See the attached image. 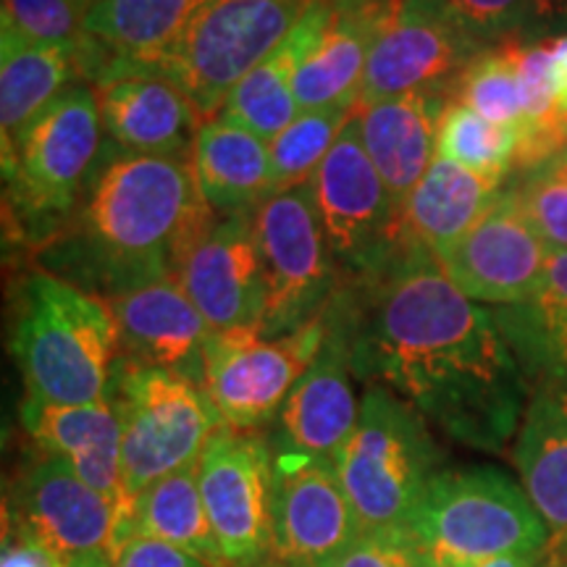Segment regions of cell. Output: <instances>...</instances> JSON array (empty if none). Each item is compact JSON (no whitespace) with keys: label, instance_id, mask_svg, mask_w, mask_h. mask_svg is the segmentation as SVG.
<instances>
[{"label":"cell","instance_id":"obj_1","mask_svg":"<svg viewBox=\"0 0 567 567\" xmlns=\"http://www.w3.org/2000/svg\"><path fill=\"white\" fill-rule=\"evenodd\" d=\"M352 373L405 400L452 442L502 452L530 384L492 310L460 292L436 255L402 243L379 274L347 284Z\"/></svg>","mask_w":567,"mask_h":567},{"label":"cell","instance_id":"obj_2","mask_svg":"<svg viewBox=\"0 0 567 567\" xmlns=\"http://www.w3.org/2000/svg\"><path fill=\"white\" fill-rule=\"evenodd\" d=\"M218 218L197 187L189 158L109 147L71 216L38 245V264L84 292L113 300L179 276Z\"/></svg>","mask_w":567,"mask_h":567},{"label":"cell","instance_id":"obj_3","mask_svg":"<svg viewBox=\"0 0 567 567\" xmlns=\"http://www.w3.org/2000/svg\"><path fill=\"white\" fill-rule=\"evenodd\" d=\"M11 350L27 396L48 405H90L109 396L118 326L103 297L38 268L21 284Z\"/></svg>","mask_w":567,"mask_h":567},{"label":"cell","instance_id":"obj_4","mask_svg":"<svg viewBox=\"0 0 567 567\" xmlns=\"http://www.w3.org/2000/svg\"><path fill=\"white\" fill-rule=\"evenodd\" d=\"M436 567H463L549 549V528L528 494L488 465L442 467L408 520Z\"/></svg>","mask_w":567,"mask_h":567},{"label":"cell","instance_id":"obj_5","mask_svg":"<svg viewBox=\"0 0 567 567\" xmlns=\"http://www.w3.org/2000/svg\"><path fill=\"white\" fill-rule=\"evenodd\" d=\"M444 455L425 417L384 386H365L334 471L360 528H408Z\"/></svg>","mask_w":567,"mask_h":567},{"label":"cell","instance_id":"obj_6","mask_svg":"<svg viewBox=\"0 0 567 567\" xmlns=\"http://www.w3.org/2000/svg\"><path fill=\"white\" fill-rule=\"evenodd\" d=\"M103 118L95 90L71 84L3 145L6 200L32 243L66 221L101 158Z\"/></svg>","mask_w":567,"mask_h":567},{"label":"cell","instance_id":"obj_7","mask_svg":"<svg viewBox=\"0 0 567 567\" xmlns=\"http://www.w3.org/2000/svg\"><path fill=\"white\" fill-rule=\"evenodd\" d=\"M109 400L122 421V467L130 499L155 481L197 463L208 439L224 425L200 381L124 358L113 365Z\"/></svg>","mask_w":567,"mask_h":567},{"label":"cell","instance_id":"obj_8","mask_svg":"<svg viewBox=\"0 0 567 567\" xmlns=\"http://www.w3.org/2000/svg\"><path fill=\"white\" fill-rule=\"evenodd\" d=\"M308 0H208L153 71L216 118L229 92L287 40Z\"/></svg>","mask_w":567,"mask_h":567},{"label":"cell","instance_id":"obj_9","mask_svg":"<svg viewBox=\"0 0 567 567\" xmlns=\"http://www.w3.org/2000/svg\"><path fill=\"white\" fill-rule=\"evenodd\" d=\"M266 281L264 337L292 334L329 308L347 276L326 243L308 187L274 195L255 210Z\"/></svg>","mask_w":567,"mask_h":567},{"label":"cell","instance_id":"obj_10","mask_svg":"<svg viewBox=\"0 0 567 567\" xmlns=\"http://www.w3.org/2000/svg\"><path fill=\"white\" fill-rule=\"evenodd\" d=\"M326 243L350 281L371 279L405 243L402 208L368 158L358 113L310 182Z\"/></svg>","mask_w":567,"mask_h":567},{"label":"cell","instance_id":"obj_11","mask_svg":"<svg viewBox=\"0 0 567 567\" xmlns=\"http://www.w3.org/2000/svg\"><path fill=\"white\" fill-rule=\"evenodd\" d=\"M326 331V310L292 334L274 339L250 329L210 331L203 350V389L224 423L260 431L276 421L289 392L321 352Z\"/></svg>","mask_w":567,"mask_h":567},{"label":"cell","instance_id":"obj_12","mask_svg":"<svg viewBox=\"0 0 567 567\" xmlns=\"http://www.w3.org/2000/svg\"><path fill=\"white\" fill-rule=\"evenodd\" d=\"M200 492L226 565L266 567L274 549L271 442L224 423L200 452Z\"/></svg>","mask_w":567,"mask_h":567},{"label":"cell","instance_id":"obj_13","mask_svg":"<svg viewBox=\"0 0 567 567\" xmlns=\"http://www.w3.org/2000/svg\"><path fill=\"white\" fill-rule=\"evenodd\" d=\"M126 509L51 455L24 465L6 502V528L51 549L63 563L82 555H113L126 536Z\"/></svg>","mask_w":567,"mask_h":567},{"label":"cell","instance_id":"obj_14","mask_svg":"<svg viewBox=\"0 0 567 567\" xmlns=\"http://www.w3.org/2000/svg\"><path fill=\"white\" fill-rule=\"evenodd\" d=\"M274 549L266 567H329L363 534L334 463L274 452Z\"/></svg>","mask_w":567,"mask_h":567},{"label":"cell","instance_id":"obj_15","mask_svg":"<svg viewBox=\"0 0 567 567\" xmlns=\"http://www.w3.org/2000/svg\"><path fill=\"white\" fill-rule=\"evenodd\" d=\"M326 318H329V331L321 352L289 392L276 415V431L268 442L274 452H297V455L334 463L360 415V402L354 400L352 389V326L347 281L326 308Z\"/></svg>","mask_w":567,"mask_h":567},{"label":"cell","instance_id":"obj_16","mask_svg":"<svg viewBox=\"0 0 567 567\" xmlns=\"http://www.w3.org/2000/svg\"><path fill=\"white\" fill-rule=\"evenodd\" d=\"M481 51L423 0H400L368 55L354 109L417 90H450Z\"/></svg>","mask_w":567,"mask_h":567},{"label":"cell","instance_id":"obj_17","mask_svg":"<svg viewBox=\"0 0 567 567\" xmlns=\"http://www.w3.org/2000/svg\"><path fill=\"white\" fill-rule=\"evenodd\" d=\"M549 255L547 243L517 205L509 182L494 208L455 245L436 252V260L471 300L505 308L534 292L547 271Z\"/></svg>","mask_w":567,"mask_h":567},{"label":"cell","instance_id":"obj_18","mask_svg":"<svg viewBox=\"0 0 567 567\" xmlns=\"http://www.w3.org/2000/svg\"><path fill=\"white\" fill-rule=\"evenodd\" d=\"M103 134L113 151L153 158H189L203 113L153 69L109 63L92 82Z\"/></svg>","mask_w":567,"mask_h":567},{"label":"cell","instance_id":"obj_19","mask_svg":"<svg viewBox=\"0 0 567 567\" xmlns=\"http://www.w3.org/2000/svg\"><path fill=\"white\" fill-rule=\"evenodd\" d=\"M252 221L255 213L221 216L179 268L182 287L210 331L264 326L266 281Z\"/></svg>","mask_w":567,"mask_h":567},{"label":"cell","instance_id":"obj_20","mask_svg":"<svg viewBox=\"0 0 567 567\" xmlns=\"http://www.w3.org/2000/svg\"><path fill=\"white\" fill-rule=\"evenodd\" d=\"M105 302L118 326V358L184 373L203 384V350L210 326L179 276H166Z\"/></svg>","mask_w":567,"mask_h":567},{"label":"cell","instance_id":"obj_21","mask_svg":"<svg viewBox=\"0 0 567 567\" xmlns=\"http://www.w3.org/2000/svg\"><path fill=\"white\" fill-rule=\"evenodd\" d=\"M19 417L42 455L63 460L84 484L130 513L132 499L122 467V421L109 396L90 405H48L24 396Z\"/></svg>","mask_w":567,"mask_h":567},{"label":"cell","instance_id":"obj_22","mask_svg":"<svg viewBox=\"0 0 567 567\" xmlns=\"http://www.w3.org/2000/svg\"><path fill=\"white\" fill-rule=\"evenodd\" d=\"M208 0H95L76 45L80 80L95 82L109 63L153 69Z\"/></svg>","mask_w":567,"mask_h":567},{"label":"cell","instance_id":"obj_23","mask_svg":"<svg viewBox=\"0 0 567 567\" xmlns=\"http://www.w3.org/2000/svg\"><path fill=\"white\" fill-rule=\"evenodd\" d=\"M452 92L434 87L365 105L358 111L360 140L389 195L405 208L417 182L436 161L439 126Z\"/></svg>","mask_w":567,"mask_h":567},{"label":"cell","instance_id":"obj_24","mask_svg":"<svg viewBox=\"0 0 567 567\" xmlns=\"http://www.w3.org/2000/svg\"><path fill=\"white\" fill-rule=\"evenodd\" d=\"M400 0H334L321 38L295 74L300 111L358 103L368 55Z\"/></svg>","mask_w":567,"mask_h":567},{"label":"cell","instance_id":"obj_25","mask_svg":"<svg viewBox=\"0 0 567 567\" xmlns=\"http://www.w3.org/2000/svg\"><path fill=\"white\" fill-rule=\"evenodd\" d=\"M329 13L331 0H308L287 40L229 92L216 118L243 126L264 142L279 137L302 113L295 97V74L321 38Z\"/></svg>","mask_w":567,"mask_h":567},{"label":"cell","instance_id":"obj_26","mask_svg":"<svg viewBox=\"0 0 567 567\" xmlns=\"http://www.w3.org/2000/svg\"><path fill=\"white\" fill-rule=\"evenodd\" d=\"M197 187L218 216L255 213L276 195L268 142L243 126L208 118L189 153Z\"/></svg>","mask_w":567,"mask_h":567},{"label":"cell","instance_id":"obj_27","mask_svg":"<svg viewBox=\"0 0 567 567\" xmlns=\"http://www.w3.org/2000/svg\"><path fill=\"white\" fill-rule=\"evenodd\" d=\"M494 318L534 392L567 389V250H551L534 292L496 308Z\"/></svg>","mask_w":567,"mask_h":567},{"label":"cell","instance_id":"obj_28","mask_svg":"<svg viewBox=\"0 0 567 567\" xmlns=\"http://www.w3.org/2000/svg\"><path fill=\"white\" fill-rule=\"evenodd\" d=\"M509 179H494L436 158L402 208L405 243L442 252L476 226L499 200Z\"/></svg>","mask_w":567,"mask_h":567},{"label":"cell","instance_id":"obj_29","mask_svg":"<svg viewBox=\"0 0 567 567\" xmlns=\"http://www.w3.org/2000/svg\"><path fill=\"white\" fill-rule=\"evenodd\" d=\"M515 439L523 492L549 528V544L567 542V389H536Z\"/></svg>","mask_w":567,"mask_h":567},{"label":"cell","instance_id":"obj_30","mask_svg":"<svg viewBox=\"0 0 567 567\" xmlns=\"http://www.w3.org/2000/svg\"><path fill=\"white\" fill-rule=\"evenodd\" d=\"M71 80H80L76 45H42L13 32L0 30V130L3 145L48 109Z\"/></svg>","mask_w":567,"mask_h":567},{"label":"cell","instance_id":"obj_31","mask_svg":"<svg viewBox=\"0 0 567 567\" xmlns=\"http://www.w3.org/2000/svg\"><path fill=\"white\" fill-rule=\"evenodd\" d=\"M132 534L174 544L208 567H229L203 502L200 460L134 496L126 517V536Z\"/></svg>","mask_w":567,"mask_h":567},{"label":"cell","instance_id":"obj_32","mask_svg":"<svg viewBox=\"0 0 567 567\" xmlns=\"http://www.w3.org/2000/svg\"><path fill=\"white\" fill-rule=\"evenodd\" d=\"M354 113H358L354 105H329V109L302 111L279 137L268 142L276 195L308 187L313 182L318 166L331 153V147L337 145V140L342 137Z\"/></svg>","mask_w":567,"mask_h":567},{"label":"cell","instance_id":"obj_33","mask_svg":"<svg viewBox=\"0 0 567 567\" xmlns=\"http://www.w3.org/2000/svg\"><path fill=\"white\" fill-rule=\"evenodd\" d=\"M517 142L520 137L513 126L494 124L465 105L450 103L439 126L436 158L494 179H509L515 174Z\"/></svg>","mask_w":567,"mask_h":567},{"label":"cell","instance_id":"obj_34","mask_svg":"<svg viewBox=\"0 0 567 567\" xmlns=\"http://www.w3.org/2000/svg\"><path fill=\"white\" fill-rule=\"evenodd\" d=\"M452 103L476 111L488 122L513 126L520 132L526 124V92L517 74L507 42L486 48L467 63L452 84Z\"/></svg>","mask_w":567,"mask_h":567},{"label":"cell","instance_id":"obj_35","mask_svg":"<svg viewBox=\"0 0 567 567\" xmlns=\"http://www.w3.org/2000/svg\"><path fill=\"white\" fill-rule=\"evenodd\" d=\"M481 48L551 30L547 0H423Z\"/></svg>","mask_w":567,"mask_h":567},{"label":"cell","instance_id":"obj_36","mask_svg":"<svg viewBox=\"0 0 567 567\" xmlns=\"http://www.w3.org/2000/svg\"><path fill=\"white\" fill-rule=\"evenodd\" d=\"M513 193L549 250H567V151L517 174Z\"/></svg>","mask_w":567,"mask_h":567},{"label":"cell","instance_id":"obj_37","mask_svg":"<svg viewBox=\"0 0 567 567\" xmlns=\"http://www.w3.org/2000/svg\"><path fill=\"white\" fill-rule=\"evenodd\" d=\"M3 27L42 45L74 48L84 34L69 0H3Z\"/></svg>","mask_w":567,"mask_h":567},{"label":"cell","instance_id":"obj_38","mask_svg":"<svg viewBox=\"0 0 567 567\" xmlns=\"http://www.w3.org/2000/svg\"><path fill=\"white\" fill-rule=\"evenodd\" d=\"M329 567H436L408 528L363 530Z\"/></svg>","mask_w":567,"mask_h":567},{"label":"cell","instance_id":"obj_39","mask_svg":"<svg viewBox=\"0 0 567 567\" xmlns=\"http://www.w3.org/2000/svg\"><path fill=\"white\" fill-rule=\"evenodd\" d=\"M111 567H208L189 551L153 536H126L111 555Z\"/></svg>","mask_w":567,"mask_h":567},{"label":"cell","instance_id":"obj_40","mask_svg":"<svg viewBox=\"0 0 567 567\" xmlns=\"http://www.w3.org/2000/svg\"><path fill=\"white\" fill-rule=\"evenodd\" d=\"M66 563L51 549L40 547L19 530L6 528L3 534V567H63Z\"/></svg>","mask_w":567,"mask_h":567},{"label":"cell","instance_id":"obj_41","mask_svg":"<svg viewBox=\"0 0 567 567\" xmlns=\"http://www.w3.org/2000/svg\"><path fill=\"white\" fill-rule=\"evenodd\" d=\"M551 80H555L557 109L567 116V38L555 40V61H551Z\"/></svg>","mask_w":567,"mask_h":567},{"label":"cell","instance_id":"obj_42","mask_svg":"<svg viewBox=\"0 0 567 567\" xmlns=\"http://www.w3.org/2000/svg\"><path fill=\"white\" fill-rule=\"evenodd\" d=\"M542 563H544V551H536V555L494 557V559H484V563L463 565V567H542Z\"/></svg>","mask_w":567,"mask_h":567},{"label":"cell","instance_id":"obj_43","mask_svg":"<svg viewBox=\"0 0 567 567\" xmlns=\"http://www.w3.org/2000/svg\"><path fill=\"white\" fill-rule=\"evenodd\" d=\"M547 9L551 30H563V27H567V0H547Z\"/></svg>","mask_w":567,"mask_h":567},{"label":"cell","instance_id":"obj_44","mask_svg":"<svg viewBox=\"0 0 567 567\" xmlns=\"http://www.w3.org/2000/svg\"><path fill=\"white\" fill-rule=\"evenodd\" d=\"M63 567H111V555H82L69 559Z\"/></svg>","mask_w":567,"mask_h":567},{"label":"cell","instance_id":"obj_45","mask_svg":"<svg viewBox=\"0 0 567 567\" xmlns=\"http://www.w3.org/2000/svg\"><path fill=\"white\" fill-rule=\"evenodd\" d=\"M69 6L84 19V13H87L92 6H95V0H69Z\"/></svg>","mask_w":567,"mask_h":567},{"label":"cell","instance_id":"obj_46","mask_svg":"<svg viewBox=\"0 0 567 567\" xmlns=\"http://www.w3.org/2000/svg\"><path fill=\"white\" fill-rule=\"evenodd\" d=\"M551 567H567V559H565V563H555Z\"/></svg>","mask_w":567,"mask_h":567},{"label":"cell","instance_id":"obj_47","mask_svg":"<svg viewBox=\"0 0 567 567\" xmlns=\"http://www.w3.org/2000/svg\"><path fill=\"white\" fill-rule=\"evenodd\" d=\"M331 3H334V0H331Z\"/></svg>","mask_w":567,"mask_h":567}]
</instances>
